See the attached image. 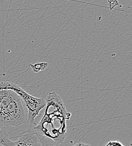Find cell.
<instances>
[{"label": "cell", "instance_id": "obj_6", "mask_svg": "<svg viewBox=\"0 0 132 146\" xmlns=\"http://www.w3.org/2000/svg\"><path fill=\"white\" fill-rule=\"evenodd\" d=\"M112 144L113 146H125L123 145L121 142H120L119 141L116 140V141H111Z\"/></svg>", "mask_w": 132, "mask_h": 146}, {"label": "cell", "instance_id": "obj_1", "mask_svg": "<svg viewBox=\"0 0 132 146\" xmlns=\"http://www.w3.org/2000/svg\"><path fill=\"white\" fill-rule=\"evenodd\" d=\"M27 119V110L19 95L11 90H0V127H19Z\"/></svg>", "mask_w": 132, "mask_h": 146}, {"label": "cell", "instance_id": "obj_2", "mask_svg": "<svg viewBox=\"0 0 132 146\" xmlns=\"http://www.w3.org/2000/svg\"><path fill=\"white\" fill-rule=\"evenodd\" d=\"M0 90H11L17 93L24 101L28 111L27 123L35 124V119L39 115L40 111L46 107V103L44 99L31 96L19 86L10 82H0Z\"/></svg>", "mask_w": 132, "mask_h": 146}, {"label": "cell", "instance_id": "obj_3", "mask_svg": "<svg viewBox=\"0 0 132 146\" xmlns=\"http://www.w3.org/2000/svg\"><path fill=\"white\" fill-rule=\"evenodd\" d=\"M52 139L36 131L27 132L16 141H11L4 129H0V145L2 146H57Z\"/></svg>", "mask_w": 132, "mask_h": 146}, {"label": "cell", "instance_id": "obj_5", "mask_svg": "<svg viewBox=\"0 0 132 146\" xmlns=\"http://www.w3.org/2000/svg\"><path fill=\"white\" fill-rule=\"evenodd\" d=\"M108 3H109V7H110L111 10L115 6V5H116H116H118V2L117 1H108Z\"/></svg>", "mask_w": 132, "mask_h": 146}, {"label": "cell", "instance_id": "obj_4", "mask_svg": "<svg viewBox=\"0 0 132 146\" xmlns=\"http://www.w3.org/2000/svg\"><path fill=\"white\" fill-rule=\"evenodd\" d=\"M31 66H32V69L34 72H38L39 71L44 70L47 66V63L46 62H42V63H39V64H35L34 65L32 66L31 65Z\"/></svg>", "mask_w": 132, "mask_h": 146}, {"label": "cell", "instance_id": "obj_7", "mask_svg": "<svg viewBox=\"0 0 132 146\" xmlns=\"http://www.w3.org/2000/svg\"><path fill=\"white\" fill-rule=\"evenodd\" d=\"M90 146L89 145H87V144H85V143H78L76 145H74V146Z\"/></svg>", "mask_w": 132, "mask_h": 146}]
</instances>
